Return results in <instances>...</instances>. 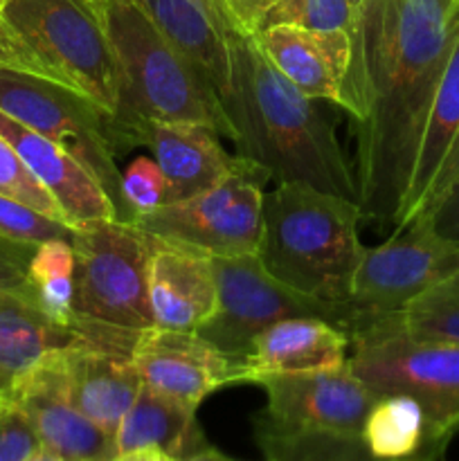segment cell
<instances>
[{"label":"cell","instance_id":"cell-24","mask_svg":"<svg viewBox=\"0 0 459 461\" xmlns=\"http://www.w3.org/2000/svg\"><path fill=\"white\" fill-rule=\"evenodd\" d=\"M117 453L133 448H160L174 459L210 448L196 412L142 385L115 432Z\"/></svg>","mask_w":459,"mask_h":461},{"label":"cell","instance_id":"cell-44","mask_svg":"<svg viewBox=\"0 0 459 461\" xmlns=\"http://www.w3.org/2000/svg\"><path fill=\"white\" fill-rule=\"evenodd\" d=\"M93 3H99V0H93Z\"/></svg>","mask_w":459,"mask_h":461},{"label":"cell","instance_id":"cell-19","mask_svg":"<svg viewBox=\"0 0 459 461\" xmlns=\"http://www.w3.org/2000/svg\"><path fill=\"white\" fill-rule=\"evenodd\" d=\"M58 360L72 403L90 421L115 437L122 419L142 390V378L130 354L79 342L58 349Z\"/></svg>","mask_w":459,"mask_h":461},{"label":"cell","instance_id":"cell-4","mask_svg":"<svg viewBox=\"0 0 459 461\" xmlns=\"http://www.w3.org/2000/svg\"><path fill=\"white\" fill-rule=\"evenodd\" d=\"M122 72V104L112 117L120 151L138 122H196L234 138L223 102L205 75L165 39L135 0H99Z\"/></svg>","mask_w":459,"mask_h":461},{"label":"cell","instance_id":"cell-30","mask_svg":"<svg viewBox=\"0 0 459 461\" xmlns=\"http://www.w3.org/2000/svg\"><path fill=\"white\" fill-rule=\"evenodd\" d=\"M72 225L52 219L34 207L9 196H0V234L21 243L40 246L54 239H72Z\"/></svg>","mask_w":459,"mask_h":461},{"label":"cell","instance_id":"cell-22","mask_svg":"<svg viewBox=\"0 0 459 461\" xmlns=\"http://www.w3.org/2000/svg\"><path fill=\"white\" fill-rule=\"evenodd\" d=\"M79 342L90 340L81 329L50 318L32 291H0V396L9 399L45 356Z\"/></svg>","mask_w":459,"mask_h":461},{"label":"cell","instance_id":"cell-13","mask_svg":"<svg viewBox=\"0 0 459 461\" xmlns=\"http://www.w3.org/2000/svg\"><path fill=\"white\" fill-rule=\"evenodd\" d=\"M130 360L144 387L194 412L212 392L241 378V367L196 331L142 329L130 347Z\"/></svg>","mask_w":459,"mask_h":461},{"label":"cell","instance_id":"cell-8","mask_svg":"<svg viewBox=\"0 0 459 461\" xmlns=\"http://www.w3.org/2000/svg\"><path fill=\"white\" fill-rule=\"evenodd\" d=\"M268 171L237 156L232 171L205 192L144 212L133 223L158 241L207 257L255 255L264 232Z\"/></svg>","mask_w":459,"mask_h":461},{"label":"cell","instance_id":"cell-33","mask_svg":"<svg viewBox=\"0 0 459 461\" xmlns=\"http://www.w3.org/2000/svg\"><path fill=\"white\" fill-rule=\"evenodd\" d=\"M36 246L21 243L0 234V291H32L30 261Z\"/></svg>","mask_w":459,"mask_h":461},{"label":"cell","instance_id":"cell-37","mask_svg":"<svg viewBox=\"0 0 459 461\" xmlns=\"http://www.w3.org/2000/svg\"><path fill=\"white\" fill-rule=\"evenodd\" d=\"M111 461H176V459L160 448H133V450H122V453H117Z\"/></svg>","mask_w":459,"mask_h":461},{"label":"cell","instance_id":"cell-31","mask_svg":"<svg viewBox=\"0 0 459 461\" xmlns=\"http://www.w3.org/2000/svg\"><path fill=\"white\" fill-rule=\"evenodd\" d=\"M122 196L129 210L130 223L138 214L165 205L166 185L160 167L153 158L140 156L122 174Z\"/></svg>","mask_w":459,"mask_h":461},{"label":"cell","instance_id":"cell-15","mask_svg":"<svg viewBox=\"0 0 459 461\" xmlns=\"http://www.w3.org/2000/svg\"><path fill=\"white\" fill-rule=\"evenodd\" d=\"M220 133L196 122H138L126 147L144 144L160 167L166 185L165 203H178L205 192L232 171L237 158L220 144Z\"/></svg>","mask_w":459,"mask_h":461},{"label":"cell","instance_id":"cell-35","mask_svg":"<svg viewBox=\"0 0 459 461\" xmlns=\"http://www.w3.org/2000/svg\"><path fill=\"white\" fill-rule=\"evenodd\" d=\"M228 5V9L232 12V16L241 23L246 30L255 32L256 23H259L261 14L268 9V5L273 0H223Z\"/></svg>","mask_w":459,"mask_h":461},{"label":"cell","instance_id":"cell-18","mask_svg":"<svg viewBox=\"0 0 459 461\" xmlns=\"http://www.w3.org/2000/svg\"><path fill=\"white\" fill-rule=\"evenodd\" d=\"M219 302L212 257L158 241L148 261V304L153 327L198 331Z\"/></svg>","mask_w":459,"mask_h":461},{"label":"cell","instance_id":"cell-23","mask_svg":"<svg viewBox=\"0 0 459 461\" xmlns=\"http://www.w3.org/2000/svg\"><path fill=\"white\" fill-rule=\"evenodd\" d=\"M459 140V36L450 52L448 63L439 77L430 108H428L426 124H423L421 142L414 158L412 174H410L408 192L400 205L394 230L408 225L426 205L436 176L444 167L446 158L453 151Z\"/></svg>","mask_w":459,"mask_h":461},{"label":"cell","instance_id":"cell-5","mask_svg":"<svg viewBox=\"0 0 459 461\" xmlns=\"http://www.w3.org/2000/svg\"><path fill=\"white\" fill-rule=\"evenodd\" d=\"M0 68L66 86L112 117L120 111L122 72L93 0H9Z\"/></svg>","mask_w":459,"mask_h":461},{"label":"cell","instance_id":"cell-36","mask_svg":"<svg viewBox=\"0 0 459 461\" xmlns=\"http://www.w3.org/2000/svg\"><path fill=\"white\" fill-rule=\"evenodd\" d=\"M457 178H459V140H457V144H454V147H453V151L448 153V158H446L444 167H441L439 176H436L435 185H432V192H430V196H428V201H426V205H423V210H426V207L430 205V203L435 201V198L439 196V194L444 192V189L448 187L450 183H454V180H457ZM421 212H418V214H421Z\"/></svg>","mask_w":459,"mask_h":461},{"label":"cell","instance_id":"cell-1","mask_svg":"<svg viewBox=\"0 0 459 461\" xmlns=\"http://www.w3.org/2000/svg\"><path fill=\"white\" fill-rule=\"evenodd\" d=\"M459 36V0H367L338 106L354 129L363 219L394 230L428 108Z\"/></svg>","mask_w":459,"mask_h":461},{"label":"cell","instance_id":"cell-17","mask_svg":"<svg viewBox=\"0 0 459 461\" xmlns=\"http://www.w3.org/2000/svg\"><path fill=\"white\" fill-rule=\"evenodd\" d=\"M0 135L16 149L27 169L48 189L72 228L86 221L120 219L115 203L111 201L106 189L66 149L18 124L3 111H0Z\"/></svg>","mask_w":459,"mask_h":461},{"label":"cell","instance_id":"cell-25","mask_svg":"<svg viewBox=\"0 0 459 461\" xmlns=\"http://www.w3.org/2000/svg\"><path fill=\"white\" fill-rule=\"evenodd\" d=\"M360 439L378 461L432 459L441 446L432 437L421 405L403 394L378 396L364 419Z\"/></svg>","mask_w":459,"mask_h":461},{"label":"cell","instance_id":"cell-16","mask_svg":"<svg viewBox=\"0 0 459 461\" xmlns=\"http://www.w3.org/2000/svg\"><path fill=\"white\" fill-rule=\"evenodd\" d=\"M135 3L156 23L165 39L210 79L220 102H225L232 79L230 30L234 23H238L228 5L223 0H135Z\"/></svg>","mask_w":459,"mask_h":461},{"label":"cell","instance_id":"cell-26","mask_svg":"<svg viewBox=\"0 0 459 461\" xmlns=\"http://www.w3.org/2000/svg\"><path fill=\"white\" fill-rule=\"evenodd\" d=\"M256 441L268 461H378L360 437L286 432L256 421Z\"/></svg>","mask_w":459,"mask_h":461},{"label":"cell","instance_id":"cell-39","mask_svg":"<svg viewBox=\"0 0 459 461\" xmlns=\"http://www.w3.org/2000/svg\"><path fill=\"white\" fill-rule=\"evenodd\" d=\"M27 461H75V459L61 457V455H57V453H50V450L40 448V450H36V453L32 455V457L27 459Z\"/></svg>","mask_w":459,"mask_h":461},{"label":"cell","instance_id":"cell-27","mask_svg":"<svg viewBox=\"0 0 459 461\" xmlns=\"http://www.w3.org/2000/svg\"><path fill=\"white\" fill-rule=\"evenodd\" d=\"M399 315L412 338L459 345V268L414 297Z\"/></svg>","mask_w":459,"mask_h":461},{"label":"cell","instance_id":"cell-45","mask_svg":"<svg viewBox=\"0 0 459 461\" xmlns=\"http://www.w3.org/2000/svg\"><path fill=\"white\" fill-rule=\"evenodd\" d=\"M430 461H435V459H430Z\"/></svg>","mask_w":459,"mask_h":461},{"label":"cell","instance_id":"cell-11","mask_svg":"<svg viewBox=\"0 0 459 461\" xmlns=\"http://www.w3.org/2000/svg\"><path fill=\"white\" fill-rule=\"evenodd\" d=\"M457 268L459 243L441 239L426 216H417L394 230L385 243L364 248L349 282L346 331L400 313L414 297Z\"/></svg>","mask_w":459,"mask_h":461},{"label":"cell","instance_id":"cell-28","mask_svg":"<svg viewBox=\"0 0 459 461\" xmlns=\"http://www.w3.org/2000/svg\"><path fill=\"white\" fill-rule=\"evenodd\" d=\"M358 9L351 0H273L255 32L273 25L304 27L313 32H346L351 36Z\"/></svg>","mask_w":459,"mask_h":461},{"label":"cell","instance_id":"cell-9","mask_svg":"<svg viewBox=\"0 0 459 461\" xmlns=\"http://www.w3.org/2000/svg\"><path fill=\"white\" fill-rule=\"evenodd\" d=\"M0 111L76 158L106 189L120 219L130 223L115 165L120 144L111 113L66 86L12 68H0Z\"/></svg>","mask_w":459,"mask_h":461},{"label":"cell","instance_id":"cell-6","mask_svg":"<svg viewBox=\"0 0 459 461\" xmlns=\"http://www.w3.org/2000/svg\"><path fill=\"white\" fill-rule=\"evenodd\" d=\"M349 338L351 369L374 394L417 401L439 444L459 430V345L412 338L399 313L360 324Z\"/></svg>","mask_w":459,"mask_h":461},{"label":"cell","instance_id":"cell-20","mask_svg":"<svg viewBox=\"0 0 459 461\" xmlns=\"http://www.w3.org/2000/svg\"><path fill=\"white\" fill-rule=\"evenodd\" d=\"M252 34L268 61L300 93L338 104L351 59V36L346 32L273 25Z\"/></svg>","mask_w":459,"mask_h":461},{"label":"cell","instance_id":"cell-41","mask_svg":"<svg viewBox=\"0 0 459 461\" xmlns=\"http://www.w3.org/2000/svg\"><path fill=\"white\" fill-rule=\"evenodd\" d=\"M364 3H367V0H351V5H354L356 9H360V7H363Z\"/></svg>","mask_w":459,"mask_h":461},{"label":"cell","instance_id":"cell-2","mask_svg":"<svg viewBox=\"0 0 459 461\" xmlns=\"http://www.w3.org/2000/svg\"><path fill=\"white\" fill-rule=\"evenodd\" d=\"M230 43L232 79L223 108L238 156L256 162L274 183H304L358 203L354 165L315 99L300 93L238 23Z\"/></svg>","mask_w":459,"mask_h":461},{"label":"cell","instance_id":"cell-34","mask_svg":"<svg viewBox=\"0 0 459 461\" xmlns=\"http://www.w3.org/2000/svg\"><path fill=\"white\" fill-rule=\"evenodd\" d=\"M418 216H426L430 228L441 239L459 243V178L450 183Z\"/></svg>","mask_w":459,"mask_h":461},{"label":"cell","instance_id":"cell-40","mask_svg":"<svg viewBox=\"0 0 459 461\" xmlns=\"http://www.w3.org/2000/svg\"><path fill=\"white\" fill-rule=\"evenodd\" d=\"M7 408H9V401H7V399H3V396H0V417H3V414L7 412Z\"/></svg>","mask_w":459,"mask_h":461},{"label":"cell","instance_id":"cell-43","mask_svg":"<svg viewBox=\"0 0 459 461\" xmlns=\"http://www.w3.org/2000/svg\"><path fill=\"white\" fill-rule=\"evenodd\" d=\"M418 461H430V459H418Z\"/></svg>","mask_w":459,"mask_h":461},{"label":"cell","instance_id":"cell-7","mask_svg":"<svg viewBox=\"0 0 459 461\" xmlns=\"http://www.w3.org/2000/svg\"><path fill=\"white\" fill-rule=\"evenodd\" d=\"M70 243L76 318L133 333L153 327L148 261L158 239L129 221L97 219L75 225Z\"/></svg>","mask_w":459,"mask_h":461},{"label":"cell","instance_id":"cell-14","mask_svg":"<svg viewBox=\"0 0 459 461\" xmlns=\"http://www.w3.org/2000/svg\"><path fill=\"white\" fill-rule=\"evenodd\" d=\"M9 403L21 410L40 448L75 461H111L117 455L115 437L90 421L72 403L63 376L58 349L45 356L9 394Z\"/></svg>","mask_w":459,"mask_h":461},{"label":"cell","instance_id":"cell-29","mask_svg":"<svg viewBox=\"0 0 459 461\" xmlns=\"http://www.w3.org/2000/svg\"><path fill=\"white\" fill-rule=\"evenodd\" d=\"M0 196H9L14 201H21L52 219L68 223L66 214L57 205L48 189L34 178L22 158L18 156L16 149L0 135ZM70 225V223H68Z\"/></svg>","mask_w":459,"mask_h":461},{"label":"cell","instance_id":"cell-12","mask_svg":"<svg viewBox=\"0 0 459 461\" xmlns=\"http://www.w3.org/2000/svg\"><path fill=\"white\" fill-rule=\"evenodd\" d=\"M266 390L264 414L256 421L286 432H324L360 437L378 396L360 381L349 360L340 367L277 374L256 381Z\"/></svg>","mask_w":459,"mask_h":461},{"label":"cell","instance_id":"cell-10","mask_svg":"<svg viewBox=\"0 0 459 461\" xmlns=\"http://www.w3.org/2000/svg\"><path fill=\"white\" fill-rule=\"evenodd\" d=\"M219 288L216 311L196 333L241 367L252 342L288 318H322L345 329V315L322 300L286 286L266 270L259 255L212 257ZM241 383V378H238Z\"/></svg>","mask_w":459,"mask_h":461},{"label":"cell","instance_id":"cell-21","mask_svg":"<svg viewBox=\"0 0 459 461\" xmlns=\"http://www.w3.org/2000/svg\"><path fill=\"white\" fill-rule=\"evenodd\" d=\"M351 345L349 333L322 318H288L274 322L252 342L241 365V383L277 374L318 372L340 367Z\"/></svg>","mask_w":459,"mask_h":461},{"label":"cell","instance_id":"cell-3","mask_svg":"<svg viewBox=\"0 0 459 461\" xmlns=\"http://www.w3.org/2000/svg\"><path fill=\"white\" fill-rule=\"evenodd\" d=\"M360 221L358 203L304 183H277L264 196L261 264L286 286L340 311L345 331L349 282L364 252Z\"/></svg>","mask_w":459,"mask_h":461},{"label":"cell","instance_id":"cell-38","mask_svg":"<svg viewBox=\"0 0 459 461\" xmlns=\"http://www.w3.org/2000/svg\"><path fill=\"white\" fill-rule=\"evenodd\" d=\"M176 461H238V459L228 457V455L219 453V450L212 448V446H210V448L201 450V453H194V455H189V457L176 459Z\"/></svg>","mask_w":459,"mask_h":461},{"label":"cell","instance_id":"cell-32","mask_svg":"<svg viewBox=\"0 0 459 461\" xmlns=\"http://www.w3.org/2000/svg\"><path fill=\"white\" fill-rule=\"evenodd\" d=\"M36 450H40L39 437L21 410L9 403L0 417V461H27Z\"/></svg>","mask_w":459,"mask_h":461},{"label":"cell","instance_id":"cell-42","mask_svg":"<svg viewBox=\"0 0 459 461\" xmlns=\"http://www.w3.org/2000/svg\"><path fill=\"white\" fill-rule=\"evenodd\" d=\"M7 3H9V0H0V9H3Z\"/></svg>","mask_w":459,"mask_h":461}]
</instances>
